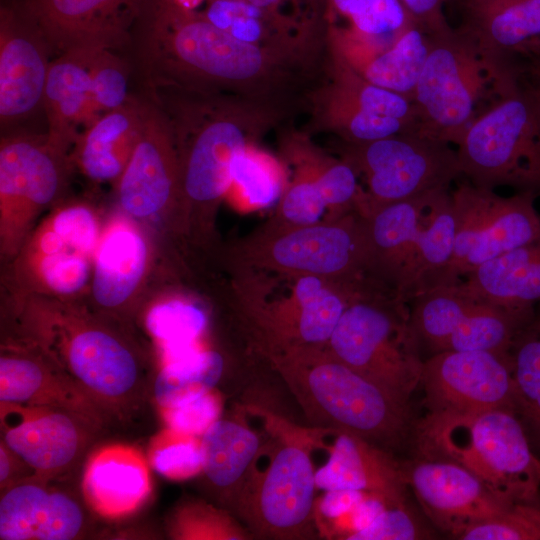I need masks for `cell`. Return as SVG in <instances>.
Returning <instances> with one entry per match:
<instances>
[{"label":"cell","instance_id":"e575fe53","mask_svg":"<svg viewBox=\"0 0 540 540\" xmlns=\"http://www.w3.org/2000/svg\"><path fill=\"white\" fill-rule=\"evenodd\" d=\"M370 52L354 68L366 81L409 98L413 94L431 44V36L414 24L391 45L375 48L356 41Z\"/></svg>","mask_w":540,"mask_h":540},{"label":"cell","instance_id":"7402d4cb","mask_svg":"<svg viewBox=\"0 0 540 540\" xmlns=\"http://www.w3.org/2000/svg\"><path fill=\"white\" fill-rule=\"evenodd\" d=\"M123 213L104 224L93 260L90 306L130 322L153 262L147 230Z\"/></svg>","mask_w":540,"mask_h":540},{"label":"cell","instance_id":"9c48e42d","mask_svg":"<svg viewBox=\"0 0 540 540\" xmlns=\"http://www.w3.org/2000/svg\"><path fill=\"white\" fill-rule=\"evenodd\" d=\"M103 227L99 214L85 203L56 206L9 261L6 286L10 298L82 301L89 293Z\"/></svg>","mask_w":540,"mask_h":540},{"label":"cell","instance_id":"ab89813d","mask_svg":"<svg viewBox=\"0 0 540 540\" xmlns=\"http://www.w3.org/2000/svg\"><path fill=\"white\" fill-rule=\"evenodd\" d=\"M168 529L172 538L180 540H242L250 536L226 511L201 501L179 505Z\"/></svg>","mask_w":540,"mask_h":540},{"label":"cell","instance_id":"d6a6232c","mask_svg":"<svg viewBox=\"0 0 540 540\" xmlns=\"http://www.w3.org/2000/svg\"><path fill=\"white\" fill-rule=\"evenodd\" d=\"M462 281L498 305L510 308L540 305V236L480 265Z\"/></svg>","mask_w":540,"mask_h":540},{"label":"cell","instance_id":"b9f144b4","mask_svg":"<svg viewBox=\"0 0 540 540\" xmlns=\"http://www.w3.org/2000/svg\"><path fill=\"white\" fill-rule=\"evenodd\" d=\"M463 540H540V493L509 503L496 516L467 529Z\"/></svg>","mask_w":540,"mask_h":540},{"label":"cell","instance_id":"83f0119b","mask_svg":"<svg viewBox=\"0 0 540 540\" xmlns=\"http://www.w3.org/2000/svg\"><path fill=\"white\" fill-rule=\"evenodd\" d=\"M327 462L315 471L320 490H356L382 499L388 506L404 504V468L386 449L357 435L332 430Z\"/></svg>","mask_w":540,"mask_h":540},{"label":"cell","instance_id":"e0dca14e","mask_svg":"<svg viewBox=\"0 0 540 540\" xmlns=\"http://www.w3.org/2000/svg\"><path fill=\"white\" fill-rule=\"evenodd\" d=\"M451 195L454 241L447 284L540 236V215L534 204L537 197L530 193L504 197L466 182Z\"/></svg>","mask_w":540,"mask_h":540},{"label":"cell","instance_id":"8fae6325","mask_svg":"<svg viewBox=\"0 0 540 540\" xmlns=\"http://www.w3.org/2000/svg\"><path fill=\"white\" fill-rule=\"evenodd\" d=\"M495 78L476 45L458 28L432 35L412 102L419 132L457 146L493 97Z\"/></svg>","mask_w":540,"mask_h":540},{"label":"cell","instance_id":"ffe728a7","mask_svg":"<svg viewBox=\"0 0 540 540\" xmlns=\"http://www.w3.org/2000/svg\"><path fill=\"white\" fill-rule=\"evenodd\" d=\"M0 403L2 442L44 480L59 476L76 464L94 432L100 430L65 409Z\"/></svg>","mask_w":540,"mask_h":540},{"label":"cell","instance_id":"603a6c76","mask_svg":"<svg viewBox=\"0 0 540 540\" xmlns=\"http://www.w3.org/2000/svg\"><path fill=\"white\" fill-rule=\"evenodd\" d=\"M412 489L429 519L459 537L470 527L500 513L509 503L462 466L427 458L404 468Z\"/></svg>","mask_w":540,"mask_h":540},{"label":"cell","instance_id":"7dc6e473","mask_svg":"<svg viewBox=\"0 0 540 540\" xmlns=\"http://www.w3.org/2000/svg\"><path fill=\"white\" fill-rule=\"evenodd\" d=\"M425 534L404 504L383 509L367 526L350 534L349 540H413Z\"/></svg>","mask_w":540,"mask_h":540},{"label":"cell","instance_id":"8992f818","mask_svg":"<svg viewBox=\"0 0 540 540\" xmlns=\"http://www.w3.org/2000/svg\"><path fill=\"white\" fill-rule=\"evenodd\" d=\"M416 432L425 457L462 466L508 502L540 493V459L512 410L428 412Z\"/></svg>","mask_w":540,"mask_h":540},{"label":"cell","instance_id":"484cf974","mask_svg":"<svg viewBox=\"0 0 540 540\" xmlns=\"http://www.w3.org/2000/svg\"><path fill=\"white\" fill-rule=\"evenodd\" d=\"M48 43L20 8L0 17L1 123L28 117L43 106L51 61Z\"/></svg>","mask_w":540,"mask_h":540},{"label":"cell","instance_id":"52a82bcc","mask_svg":"<svg viewBox=\"0 0 540 540\" xmlns=\"http://www.w3.org/2000/svg\"><path fill=\"white\" fill-rule=\"evenodd\" d=\"M456 146L461 175L476 187L540 196V83L526 73L503 87Z\"/></svg>","mask_w":540,"mask_h":540},{"label":"cell","instance_id":"9a60e30c","mask_svg":"<svg viewBox=\"0 0 540 540\" xmlns=\"http://www.w3.org/2000/svg\"><path fill=\"white\" fill-rule=\"evenodd\" d=\"M69 153L47 138L5 137L0 147V252L12 260L41 215L55 206L70 168Z\"/></svg>","mask_w":540,"mask_h":540},{"label":"cell","instance_id":"d4e9b609","mask_svg":"<svg viewBox=\"0 0 540 540\" xmlns=\"http://www.w3.org/2000/svg\"><path fill=\"white\" fill-rule=\"evenodd\" d=\"M0 402L65 409L99 429L111 420L100 405L44 354L10 338L1 345Z\"/></svg>","mask_w":540,"mask_h":540},{"label":"cell","instance_id":"5bb4252c","mask_svg":"<svg viewBox=\"0 0 540 540\" xmlns=\"http://www.w3.org/2000/svg\"><path fill=\"white\" fill-rule=\"evenodd\" d=\"M304 438L285 435L261 472L252 466L232 504L260 537L303 539L313 533L317 486Z\"/></svg>","mask_w":540,"mask_h":540},{"label":"cell","instance_id":"d6986e66","mask_svg":"<svg viewBox=\"0 0 540 540\" xmlns=\"http://www.w3.org/2000/svg\"><path fill=\"white\" fill-rule=\"evenodd\" d=\"M420 384L428 412H516L511 355L481 350L436 353L424 359Z\"/></svg>","mask_w":540,"mask_h":540},{"label":"cell","instance_id":"7c38bea8","mask_svg":"<svg viewBox=\"0 0 540 540\" xmlns=\"http://www.w3.org/2000/svg\"><path fill=\"white\" fill-rule=\"evenodd\" d=\"M408 303L422 356L423 351L431 356L475 350L510 356L515 339L536 314L535 307L493 303L462 280L432 287Z\"/></svg>","mask_w":540,"mask_h":540},{"label":"cell","instance_id":"f5cc1de1","mask_svg":"<svg viewBox=\"0 0 540 540\" xmlns=\"http://www.w3.org/2000/svg\"><path fill=\"white\" fill-rule=\"evenodd\" d=\"M257 7L264 8V9H272L275 7L279 2L282 0H245Z\"/></svg>","mask_w":540,"mask_h":540},{"label":"cell","instance_id":"cb8c5ba5","mask_svg":"<svg viewBox=\"0 0 540 540\" xmlns=\"http://www.w3.org/2000/svg\"><path fill=\"white\" fill-rule=\"evenodd\" d=\"M457 7V28L476 45L495 83L521 74V58L540 41V0H469Z\"/></svg>","mask_w":540,"mask_h":540},{"label":"cell","instance_id":"6da1fadb","mask_svg":"<svg viewBox=\"0 0 540 540\" xmlns=\"http://www.w3.org/2000/svg\"><path fill=\"white\" fill-rule=\"evenodd\" d=\"M16 326L9 337L30 345L85 391L111 419L125 420L146 400L148 354L130 322L85 301L10 298Z\"/></svg>","mask_w":540,"mask_h":540},{"label":"cell","instance_id":"bcb514c9","mask_svg":"<svg viewBox=\"0 0 540 540\" xmlns=\"http://www.w3.org/2000/svg\"><path fill=\"white\" fill-rule=\"evenodd\" d=\"M160 413L169 428L184 434L201 436L219 419L221 400L212 390L177 405L160 409Z\"/></svg>","mask_w":540,"mask_h":540},{"label":"cell","instance_id":"7a4b0ae2","mask_svg":"<svg viewBox=\"0 0 540 540\" xmlns=\"http://www.w3.org/2000/svg\"><path fill=\"white\" fill-rule=\"evenodd\" d=\"M264 357L315 428L348 432L384 449L399 445L410 431L409 401L342 362L327 345Z\"/></svg>","mask_w":540,"mask_h":540},{"label":"cell","instance_id":"f907efd6","mask_svg":"<svg viewBox=\"0 0 540 540\" xmlns=\"http://www.w3.org/2000/svg\"><path fill=\"white\" fill-rule=\"evenodd\" d=\"M15 455L7 448V446L1 441L0 445V485L1 489H6L7 486H11V476L14 471L13 459Z\"/></svg>","mask_w":540,"mask_h":540},{"label":"cell","instance_id":"1f68e13d","mask_svg":"<svg viewBox=\"0 0 540 540\" xmlns=\"http://www.w3.org/2000/svg\"><path fill=\"white\" fill-rule=\"evenodd\" d=\"M143 294L138 308L148 337L154 343L160 364L172 362L205 347L203 336L208 314L197 299L166 285Z\"/></svg>","mask_w":540,"mask_h":540},{"label":"cell","instance_id":"2e32d148","mask_svg":"<svg viewBox=\"0 0 540 540\" xmlns=\"http://www.w3.org/2000/svg\"><path fill=\"white\" fill-rule=\"evenodd\" d=\"M345 160L365 177V215L376 206L449 188L462 176L456 149L419 131L351 143Z\"/></svg>","mask_w":540,"mask_h":540},{"label":"cell","instance_id":"30bf717a","mask_svg":"<svg viewBox=\"0 0 540 540\" xmlns=\"http://www.w3.org/2000/svg\"><path fill=\"white\" fill-rule=\"evenodd\" d=\"M369 259L366 221L358 212L305 226L264 224L229 252V263L346 282L370 279Z\"/></svg>","mask_w":540,"mask_h":540},{"label":"cell","instance_id":"3957f363","mask_svg":"<svg viewBox=\"0 0 540 540\" xmlns=\"http://www.w3.org/2000/svg\"><path fill=\"white\" fill-rule=\"evenodd\" d=\"M139 71L147 86L234 83L258 75L264 55L178 0H143L132 29Z\"/></svg>","mask_w":540,"mask_h":540},{"label":"cell","instance_id":"ee69618b","mask_svg":"<svg viewBox=\"0 0 540 540\" xmlns=\"http://www.w3.org/2000/svg\"><path fill=\"white\" fill-rule=\"evenodd\" d=\"M90 74L94 121L101 115L124 106L132 99L128 92V68L113 51L97 52L91 64Z\"/></svg>","mask_w":540,"mask_h":540},{"label":"cell","instance_id":"8d00e7d4","mask_svg":"<svg viewBox=\"0 0 540 540\" xmlns=\"http://www.w3.org/2000/svg\"><path fill=\"white\" fill-rule=\"evenodd\" d=\"M326 2L331 12L349 22L353 40L375 48L391 45L415 24L401 0H326Z\"/></svg>","mask_w":540,"mask_h":540},{"label":"cell","instance_id":"4fadbf2b","mask_svg":"<svg viewBox=\"0 0 540 540\" xmlns=\"http://www.w3.org/2000/svg\"><path fill=\"white\" fill-rule=\"evenodd\" d=\"M167 118L179 160L178 234L202 246L211 239L217 207L230 190L232 165L247 146L246 136L224 115L202 119L193 127Z\"/></svg>","mask_w":540,"mask_h":540},{"label":"cell","instance_id":"836d02e7","mask_svg":"<svg viewBox=\"0 0 540 540\" xmlns=\"http://www.w3.org/2000/svg\"><path fill=\"white\" fill-rule=\"evenodd\" d=\"M201 446L202 472L233 504L262 450L260 437L244 424L218 419L201 435Z\"/></svg>","mask_w":540,"mask_h":540},{"label":"cell","instance_id":"c3c4849f","mask_svg":"<svg viewBox=\"0 0 540 540\" xmlns=\"http://www.w3.org/2000/svg\"><path fill=\"white\" fill-rule=\"evenodd\" d=\"M368 493L356 490H328L314 506V517L333 522L332 530H337L339 524L350 512L361 503Z\"/></svg>","mask_w":540,"mask_h":540},{"label":"cell","instance_id":"5b68a950","mask_svg":"<svg viewBox=\"0 0 540 540\" xmlns=\"http://www.w3.org/2000/svg\"><path fill=\"white\" fill-rule=\"evenodd\" d=\"M364 217L375 282L407 302L447 284L454 241L449 188L373 207Z\"/></svg>","mask_w":540,"mask_h":540},{"label":"cell","instance_id":"44dd1931","mask_svg":"<svg viewBox=\"0 0 540 540\" xmlns=\"http://www.w3.org/2000/svg\"><path fill=\"white\" fill-rule=\"evenodd\" d=\"M143 0H25L20 9L51 51L116 50L131 41Z\"/></svg>","mask_w":540,"mask_h":540},{"label":"cell","instance_id":"f546056e","mask_svg":"<svg viewBox=\"0 0 540 540\" xmlns=\"http://www.w3.org/2000/svg\"><path fill=\"white\" fill-rule=\"evenodd\" d=\"M91 51H70L51 61L43 107L48 121V140L69 153L83 130L93 121L91 101Z\"/></svg>","mask_w":540,"mask_h":540},{"label":"cell","instance_id":"816d5d0a","mask_svg":"<svg viewBox=\"0 0 540 540\" xmlns=\"http://www.w3.org/2000/svg\"><path fill=\"white\" fill-rule=\"evenodd\" d=\"M521 61L527 75L540 77V41L527 51Z\"/></svg>","mask_w":540,"mask_h":540},{"label":"cell","instance_id":"277c9868","mask_svg":"<svg viewBox=\"0 0 540 540\" xmlns=\"http://www.w3.org/2000/svg\"><path fill=\"white\" fill-rule=\"evenodd\" d=\"M229 265L234 307L261 355L327 345L348 304L371 283Z\"/></svg>","mask_w":540,"mask_h":540},{"label":"cell","instance_id":"ba28073f","mask_svg":"<svg viewBox=\"0 0 540 540\" xmlns=\"http://www.w3.org/2000/svg\"><path fill=\"white\" fill-rule=\"evenodd\" d=\"M327 347L342 362L405 400L420 385L424 358L409 303L376 282L348 304Z\"/></svg>","mask_w":540,"mask_h":540},{"label":"cell","instance_id":"f1b7e54d","mask_svg":"<svg viewBox=\"0 0 540 540\" xmlns=\"http://www.w3.org/2000/svg\"><path fill=\"white\" fill-rule=\"evenodd\" d=\"M152 490L146 458L136 448L114 444L95 451L82 478L83 497L98 515L127 516L147 500Z\"/></svg>","mask_w":540,"mask_h":540},{"label":"cell","instance_id":"7bdbcfd3","mask_svg":"<svg viewBox=\"0 0 540 540\" xmlns=\"http://www.w3.org/2000/svg\"><path fill=\"white\" fill-rule=\"evenodd\" d=\"M328 207L311 174L299 176L286 187L272 217V227L305 226L326 220Z\"/></svg>","mask_w":540,"mask_h":540},{"label":"cell","instance_id":"db71d44e","mask_svg":"<svg viewBox=\"0 0 540 540\" xmlns=\"http://www.w3.org/2000/svg\"><path fill=\"white\" fill-rule=\"evenodd\" d=\"M467 1H469V0H449L448 2H452V3L456 4V6H459V5H461V4H463V3L467 2Z\"/></svg>","mask_w":540,"mask_h":540},{"label":"cell","instance_id":"681fc988","mask_svg":"<svg viewBox=\"0 0 540 540\" xmlns=\"http://www.w3.org/2000/svg\"><path fill=\"white\" fill-rule=\"evenodd\" d=\"M449 0H401L415 24L430 36L453 29L445 15Z\"/></svg>","mask_w":540,"mask_h":540},{"label":"cell","instance_id":"11a10c76","mask_svg":"<svg viewBox=\"0 0 540 540\" xmlns=\"http://www.w3.org/2000/svg\"><path fill=\"white\" fill-rule=\"evenodd\" d=\"M529 77L533 78L534 80H536V81H538L540 83V77H532V76H529Z\"/></svg>","mask_w":540,"mask_h":540},{"label":"cell","instance_id":"d590c367","mask_svg":"<svg viewBox=\"0 0 540 540\" xmlns=\"http://www.w3.org/2000/svg\"><path fill=\"white\" fill-rule=\"evenodd\" d=\"M223 368L222 355L205 347L181 359L160 364L152 384L159 410L214 390Z\"/></svg>","mask_w":540,"mask_h":540},{"label":"cell","instance_id":"ac0fdd59","mask_svg":"<svg viewBox=\"0 0 540 540\" xmlns=\"http://www.w3.org/2000/svg\"><path fill=\"white\" fill-rule=\"evenodd\" d=\"M116 185L121 213L178 234V154L169 120L154 99L144 101L141 135Z\"/></svg>","mask_w":540,"mask_h":540},{"label":"cell","instance_id":"60d3db41","mask_svg":"<svg viewBox=\"0 0 540 540\" xmlns=\"http://www.w3.org/2000/svg\"><path fill=\"white\" fill-rule=\"evenodd\" d=\"M148 460L162 476L181 481L203 471L201 438L167 428L150 442Z\"/></svg>","mask_w":540,"mask_h":540},{"label":"cell","instance_id":"4dcf8cb0","mask_svg":"<svg viewBox=\"0 0 540 540\" xmlns=\"http://www.w3.org/2000/svg\"><path fill=\"white\" fill-rule=\"evenodd\" d=\"M143 112L144 101L132 98L82 131L73 158L85 176L95 182H118L141 135Z\"/></svg>","mask_w":540,"mask_h":540},{"label":"cell","instance_id":"f35d334b","mask_svg":"<svg viewBox=\"0 0 540 540\" xmlns=\"http://www.w3.org/2000/svg\"><path fill=\"white\" fill-rule=\"evenodd\" d=\"M235 194L244 208L263 209L280 201L286 187L277 162L248 145L238 153L232 165Z\"/></svg>","mask_w":540,"mask_h":540},{"label":"cell","instance_id":"4316f807","mask_svg":"<svg viewBox=\"0 0 540 540\" xmlns=\"http://www.w3.org/2000/svg\"><path fill=\"white\" fill-rule=\"evenodd\" d=\"M39 479L17 482L1 495V540H71L83 534L86 516L79 502Z\"/></svg>","mask_w":540,"mask_h":540},{"label":"cell","instance_id":"74e56055","mask_svg":"<svg viewBox=\"0 0 540 540\" xmlns=\"http://www.w3.org/2000/svg\"><path fill=\"white\" fill-rule=\"evenodd\" d=\"M511 360L517 415L529 424L540 445V312L515 339Z\"/></svg>","mask_w":540,"mask_h":540},{"label":"cell","instance_id":"f6af8a7d","mask_svg":"<svg viewBox=\"0 0 540 540\" xmlns=\"http://www.w3.org/2000/svg\"><path fill=\"white\" fill-rule=\"evenodd\" d=\"M270 11L245 0H212L205 16L235 38L255 44L264 32L265 23L272 19Z\"/></svg>","mask_w":540,"mask_h":540}]
</instances>
